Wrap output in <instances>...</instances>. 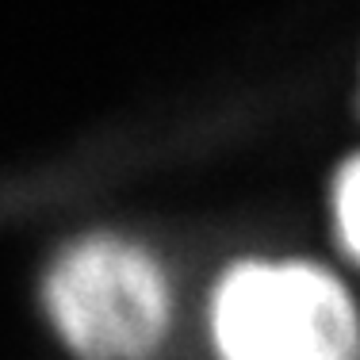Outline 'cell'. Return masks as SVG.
I'll list each match as a JSON object with an SVG mask.
<instances>
[{"label": "cell", "instance_id": "6da1fadb", "mask_svg": "<svg viewBox=\"0 0 360 360\" xmlns=\"http://www.w3.org/2000/svg\"><path fill=\"white\" fill-rule=\"evenodd\" d=\"M31 307L62 360H169L188 333L192 288L153 234L84 222L42 253Z\"/></svg>", "mask_w": 360, "mask_h": 360}, {"label": "cell", "instance_id": "7a4b0ae2", "mask_svg": "<svg viewBox=\"0 0 360 360\" xmlns=\"http://www.w3.org/2000/svg\"><path fill=\"white\" fill-rule=\"evenodd\" d=\"M200 360H360V284L326 250L222 253L188 307Z\"/></svg>", "mask_w": 360, "mask_h": 360}, {"label": "cell", "instance_id": "3957f363", "mask_svg": "<svg viewBox=\"0 0 360 360\" xmlns=\"http://www.w3.org/2000/svg\"><path fill=\"white\" fill-rule=\"evenodd\" d=\"M322 250L360 284V142L333 158L322 176Z\"/></svg>", "mask_w": 360, "mask_h": 360}, {"label": "cell", "instance_id": "277c9868", "mask_svg": "<svg viewBox=\"0 0 360 360\" xmlns=\"http://www.w3.org/2000/svg\"><path fill=\"white\" fill-rule=\"evenodd\" d=\"M356 100H360V73H356Z\"/></svg>", "mask_w": 360, "mask_h": 360}]
</instances>
